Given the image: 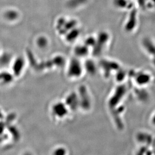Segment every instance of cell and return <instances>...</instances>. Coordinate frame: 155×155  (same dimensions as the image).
<instances>
[{
    "instance_id": "4",
    "label": "cell",
    "mask_w": 155,
    "mask_h": 155,
    "mask_svg": "<svg viewBox=\"0 0 155 155\" xmlns=\"http://www.w3.org/2000/svg\"><path fill=\"white\" fill-rule=\"evenodd\" d=\"M38 42L39 45L42 46H46L47 44H48V41L46 37L44 36L40 37L38 39Z\"/></svg>"
},
{
    "instance_id": "5",
    "label": "cell",
    "mask_w": 155,
    "mask_h": 155,
    "mask_svg": "<svg viewBox=\"0 0 155 155\" xmlns=\"http://www.w3.org/2000/svg\"><path fill=\"white\" fill-rule=\"evenodd\" d=\"M85 43L87 44V45H86V46L88 45V44H90V45H94L96 44V40L92 37H89L88 38H87L85 41Z\"/></svg>"
},
{
    "instance_id": "3",
    "label": "cell",
    "mask_w": 155,
    "mask_h": 155,
    "mask_svg": "<svg viewBox=\"0 0 155 155\" xmlns=\"http://www.w3.org/2000/svg\"><path fill=\"white\" fill-rule=\"evenodd\" d=\"M114 6L119 8H123L126 5V0H113Z\"/></svg>"
},
{
    "instance_id": "1",
    "label": "cell",
    "mask_w": 155,
    "mask_h": 155,
    "mask_svg": "<svg viewBox=\"0 0 155 155\" xmlns=\"http://www.w3.org/2000/svg\"><path fill=\"white\" fill-rule=\"evenodd\" d=\"M80 33V30L76 27L73 29L71 30L66 34V38L67 41H73L76 39Z\"/></svg>"
},
{
    "instance_id": "2",
    "label": "cell",
    "mask_w": 155,
    "mask_h": 155,
    "mask_svg": "<svg viewBox=\"0 0 155 155\" xmlns=\"http://www.w3.org/2000/svg\"><path fill=\"white\" fill-rule=\"evenodd\" d=\"M77 22L75 20H71L69 21H66L64 26L63 28L66 30L67 32L70 31L71 30L73 29L74 28L76 27Z\"/></svg>"
}]
</instances>
